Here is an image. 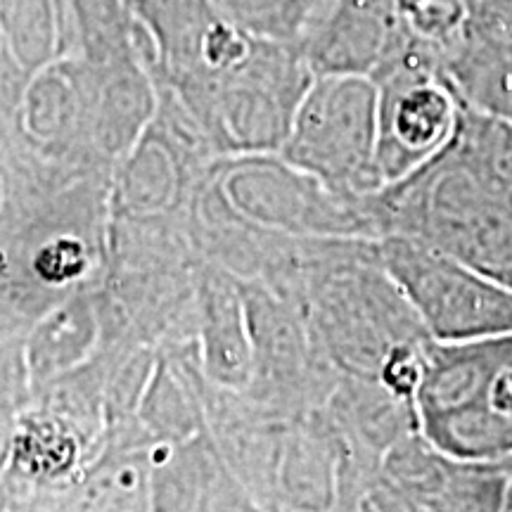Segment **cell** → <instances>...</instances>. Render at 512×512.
<instances>
[{"instance_id":"9c48e42d","label":"cell","mask_w":512,"mask_h":512,"mask_svg":"<svg viewBox=\"0 0 512 512\" xmlns=\"http://www.w3.org/2000/svg\"><path fill=\"white\" fill-rule=\"evenodd\" d=\"M98 287L64 299L24 335L31 389L76 370L100 351L105 325Z\"/></svg>"},{"instance_id":"5b68a950","label":"cell","mask_w":512,"mask_h":512,"mask_svg":"<svg viewBox=\"0 0 512 512\" xmlns=\"http://www.w3.org/2000/svg\"><path fill=\"white\" fill-rule=\"evenodd\" d=\"M377 83V178L380 188L406 181L451 145L463 100L439 57L408 46L370 76Z\"/></svg>"},{"instance_id":"4fadbf2b","label":"cell","mask_w":512,"mask_h":512,"mask_svg":"<svg viewBox=\"0 0 512 512\" xmlns=\"http://www.w3.org/2000/svg\"><path fill=\"white\" fill-rule=\"evenodd\" d=\"M5 128H8V124H5V119H3V114H0V133L5 131Z\"/></svg>"},{"instance_id":"8fae6325","label":"cell","mask_w":512,"mask_h":512,"mask_svg":"<svg viewBox=\"0 0 512 512\" xmlns=\"http://www.w3.org/2000/svg\"><path fill=\"white\" fill-rule=\"evenodd\" d=\"M31 401V380L24 358V335L0 337V477L10 463L19 415Z\"/></svg>"},{"instance_id":"52a82bcc","label":"cell","mask_w":512,"mask_h":512,"mask_svg":"<svg viewBox=\"0 0 512 512\" xmlns=\"http://www.w3.org/2000/svg\"><path fill=\"white\" fill-rule=\"evenodd\" d=\"M197 349L207 380L228 392L252 382V332L242 283L204 261L197 283Z\"/></svg>"},{"instance_id":"5bb4252c","label":"cell","mask_w":512,"mask_h":512,"mask_svg":"<svg viewBox=\"0 0 512 512\" xmlns=\"http://www.w3.org/2000/svg\"><path fill=\"white\" fill-rule=\"evenodd\" d=\"M415 512H418V510H415Z\"/></svg>"},{"instance_id":"7a4b0ae2","label":"cell","mask_w":512,"mask_h":512,"mask_svg":"<svg viewBox=\"0 0 512 512\" xmlns=\"http://www.w3.org/2000/svg\"><path fill=\"white\" fill-rule=\"evenodd\" d=\"M304 311L337 373L377 380L432 335L384 268L380 240L302 238Z\"/></svg>"},{"instance_id":"277c9868","label":"cell","mask_w":512,"mask_h":512,"mask_svg":"<svg viewBox=\"0 0 512 512\" xmlns=\"http://www.w3.org/2000/svg\"><path fill=\"white\" fill-rule=\"evenodd\" d=\"M377 105L380 93L370 76L323 74L299 105L285 159L339 195L363 197L380 190Z\"/></svg>"},{"instance_id":"7c38bea8","label":"cell","mask_w":512,"mask_h":512,"mask_svg":"<svg viewBox=\"0 0 512 512\" xmlns=\"http://www.w3.org/2000/svg\"><path fill=\"white\" fill-rule=\"evenodd\" d=\"M0 512H12V491L3 477H0Z\"/></svg>"},{"instance_id":"30bf717a","label":"cell","mask_w":512,"mask_h":512,"mask_svg":"<svg viewBox=\"0 0 512 512\" xmlns=\"http://www.w3.org/2000/svg\"><path fill=\"white\" fill-rule=\"evenodd\" d=\"M209 434L150 448V512H211L223 479Z\"/></svg>"},{"instance_id":"ba28073f","label":"cell","mask_w":512,"mask_h":512,"mask_svg":"<svg viewBox=\"0 0 512 512\" xmlns=\"http://www.w3.org/2000/svg\"><path fill=\"white\" fill-rule=\"evenodd\" d=\"M105 441L46 406L31 403L19 415L5 479L22 489H50L74 482Z\"/></svg>"},{"instance_id":"3957f363","label":"cell","mask_w":512,"mask_h":512,"mask_svg":"<svg viewBox=\"0 0 512 512\" xmlns=\"http://www.w3.org/2000/svg\"><path fill=\"white\" fill-rule=\"evenodd\" d=\"M418 432L458 460H512V332L432 339L415 392Z\"/></svg>"},{"instance_id":"8992f818","label":"cell","mask_w":512,"mask_h":512,"mask_svg":"<svg viewBox=\"0 0 512 512\" xmlns=\"http://www.w3.org/2000/svg\"><path fill=\"white\" fill-rule=\"evenodd\" d=\"M380 254L437 342L512 332V287L415 238H380Z\"/></svg>"},{"instance_id":"6da1fadb","label":"cell","mask_w":512,"mask_h":512,"mask_svg":"<svg viewBox=\"0 0 512 512\" xmlns=\"http://www.w3.org/2000/svg\"><path fill=\"white\" fill-rule=\"evenodd\" d=\"M366 207L377 240L415 238L512 287V126L463 102L451 145Z\"/></svg>"}]
</instances>
